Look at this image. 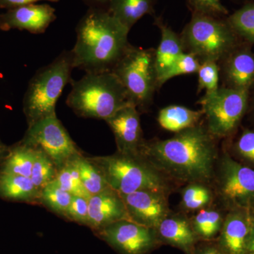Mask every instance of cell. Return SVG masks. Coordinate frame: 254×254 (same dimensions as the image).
I'll return each instance as SVG.
<instances>
[{"label": "cell", "mask_w": 254, "mask_h": 254, "mask_svg": "<svg viewBox=\"0 0 254 254\" xmlns=\"http://www.w3.org/2000/svg\"><path fill=\"white\" fill-rule=\"evenodd\" d=\"M215 139L198 125L168 139L145 142L141 155L159 173L180 182L203 183L213 176L218 158Z\"/></svg>", "instance_id": "1"}, {"label": "cell", "mask_w": 254, "mask_h": 254, "mask_svg": "<svg viewBox=\"0 0 254 254\" xmlns=\"http://www.w3.org/2000/svg\"><path fill=\"white\" fill-rule=\"evenodd\" d=\"M130 30L109 11L91 8L76 27L73 68L86 73L112 71L130 46Z\"/></svg>", "instance_id": "2"}, {"label": "cell", "mask_w": 254, "mask_h": 254, "mask_svg": "<svg viewBox=\"0 0 254 254\" xmlns=\"http://www.w3.org/2000/svg\"><path fill=\"white\" fill-rule=\"evenodd\" d=\"M66 104L78 116L107 120L132 104L121 82L112 71L86 73L78 81L71 80Z\"/></svg>", "instance_id": "3"}, {"label": "cell", "mask_w": 254, "mask_h": 254, "mask_svg": "<svg viewBox=\"0 0 254 254\" xmlns=\"http://www.w3.org/2000/svg\"><path fill=\"white\" fill-rule=\"evenodd\" d=\"M184 50L200 63H221L242 43L227 20L193 13L181 36Z\"/></svg>", "instance_id": "4"}, {"label": "cell", "mask_w": 254, "mask_h": 254, "mask_svg": "<svg viewBox=\"0 0 254 254\" xmlns=\"http://www.w3.org/2000/svg\"><path fill=\"white\" fill-rule=\"evenodd\" d=\"M73 68L71 51H64L37 71L28 84L23 99V111L28 125L56 114L57 102L64 88L71 83Z\"/></svg>", "instance_id": "5"}, {"label": "cell", "mask_w": 254, "mask_h": 254, "mask_svg": "<svg viewBox=\"0 0 254 254\" xmlns=\"http://www.w3.org/2000/svg\"><path fill=\"white\" fill-rule=\"evenodd\" d=\"M99 168L108 187L121 194L138 190L165 193L167 185L162 174L141 155L118 153L89 158Z\"/></svg>", "instance_id": "6"}, {"label": "cell", "mask_w": 254, "mask_h": 254, "mask_svg": "<svg viewBox=\"0 0 254 254\" xmlns=\"http://www.w3.org/2000/svg\"><path fill=\"white\" fill-rule=\"evenodd\" d=\"M155 55V49H143L130 45L112 70L137 109H146L158 88Z\"/></svg>", "instance_id": "7"}, {"label": "cell", "mask_w": 254, "mask_h": 254, "mask_svg": "<svg viewBox=\"0 0 254 254\" xmlns=\"http://www.w3.org/2000/svg\"><path fill=\"white\" fill-rule=\"evenodd\" d=\"M250 99V91L225 86L203 95L198 103L201 105L209 133L215 138L233 135L248 111Z\"/></svg>", "instance_id": "8"}, {"label": "cell", "mask_w": 254, "mask_h": 254, "mask_svg": "<svg viewBox=\"0 0 254 254\" xmlns=\"http://www.w3.org/2000/svg\"><path fill=\"white\" fill-rule=\"evenodd\" d=\"M21 143L43 150L52 159L57 170L82 155L56 114L28 125Z\"/></svg>", "instance_id": "9"}, {"label": "cell", "mask_w": 254, "mask_h": 254, "mask_svg": "<svg viewBox=\"0 0 254 254\" xmlns=\"http://www.w3.org/2000/svg\"><path fill=\"white\" fill-rule=\"evenodd\" d=\"M219 195L229 210L245 208L254 210V170L224 152L219 161Z\"/></svg>", "instance_id": "10"}, {"label": "cell", "mask_w": 254, "mask_h": 254, "mask_svg": "<svg viewBox=\"0 0 254 254\" xmlns=\"http://www.w3.org/2000/svg\"><path fill=\"white\" fill-rule=\"evenodd\" d=\"M95 233L120 254H147L160 243L155 229L126 219L113 222Z\"/></svg>", "instance_id": "11"}, {"label": "cell", "mask_w": 254, "mask_h": 254, "mask_svg": "<svg viewBox=\"0 0 254 254\" xmlns=\"http://www.w3.org/2000/svg\"><path fill=\"white\" fill-rule=\"evenodd\" d=\"M128 219L143 226L156 229L169 215L165 193L152 190H138L121 194Z\"/></svg>", "instance_id": "12"}, {"label": "cell", "mask_w": 254, "mask_h": 254, "mask_svg": "<svg viewBox=\"0 0 254 254\" xmlns=\"http://www.w3.org/2000/svg\"><path fill=\"white\" fill-rule=\"evenodd\" d=\"M115 135L118 153L141 155L143 140L139 113L136 107L128 104L105 120Z\"/></svg>", "instance_id": "13"}, {"label": "cell", "mask_w": 254, "mask_h": 254, "mask_svg": "<svg viewBox=\"0 0 254 254\" xmlns=\"http://www.w3.org/2000/svg\"><path fill=\"white\" fill-rule=\"evenodd\" d=\"M55 11L50 4L35 3L8 9L0 14V29H18L41 34L56 20Z\"/></svg>", "instance_id": "14"}, {"label": "cell", "mask_w": 254, "mask_h": 254, "mask_svg": "<svg viewBox=\"0 0 254 254\" xmlns=\"http://www.w3.org/2000/svg\"><path fill=\"white\" fill-rule=\"evenodd\" d=\"M254 210L230 209L224 218L218 245L225 254H247Z\"/></svg>", "instance_id": "15"}, {"label": "cell", "mask_w": 254, "mask_h": 254, "mask_svg": "<svg viewBox=\"0 0 254 254\" xmlns=\"http://www.w3.org/2000/svg\"><path fill=\"white\" fill-rule=\"evenodd\" d=\"M242 42L221 62L225 87L250 91L254 85V53Z\"/></svg>", "instance_id": "16"}, {"label": "cell", "mask_w": 254, "mask_h": 254, "mask_svg": "<svg viewBox=\"0 0 254 254\" xmlns=\"http://www.w3.org/2000/svg\"><path fill=\"white\" fill-rule=\"evenodd\" d=\"M124 219L129 220L125 203L120 193L110 187L88 198L87 226L95 232Z\"/></svg>", "instance_id": "17"}, {"label": "cell", "mask_w": 254, "mask_h": 254, "mask_svg": "<svg viewBox=\"0 0 254 254\" xmlns=\"http://www.w3.org/2000/svg\"><path fill=\"white\" fill-rule=\"evenodd\" d=\"M160 242L177 247L187 254H193L198 237L191 222L182 216H170L164 218L155 229Z\"/></svg>", "instance_id": "18"}, {"label": "cell", "mask_w": 254, "mask_h": 254, "mask_svg": "<svg viewBox=\"0 0 254 254\" xmlns=\"http://www.w3.org/2000/svg\"><path fill=\"white\" fill-rule=\"evenodd\" d=\"M155 24L161 33L158 48L155 50V66L158 78L185 53L181 38L160 19H155Z\"/></svg>", "instance_id": "19"}, {"label": "cell", "mask_w": 254, "mask_h": 254, "mask_svg": "<svg viewBox=\"0 0 254 254\" xmlns=\"http://www.w3.org/2000/svg\"><path fill=\"white\" fill-rule=\"evenodd\" d=\"M203 115L201 110H190L182 105H170L159 112L158 122L165 129L178 133L198 125Z\"/></svg>", "instance_id": "20"}, {"label": "cell", "mask_w": 254, "mask_h": 254, "mask_svg": "<svg viewBox=\"0 0 254 254\" xmlns=\"http://www.w3.org/2000/svg\"><path fill=\"white\" fill-rule=\"evenodd\" d=\"M155 0H109L108 11L128 29L153 12Z\"/></svg>", "instance_id": "21"}, {"label": "cell", "mask_w": 254, "mask_h": 254, "mask_svg": "<svg viewBox=\"0 0 254 254\" xmlns=\"http://www.w3.org/2000/svg\"><path fill=\"white\" fill-rule=\"evenodd\" d=\"M0 196L32 202L40 199L41 192L37 190L30 177L0 174Z\"/></svg>", "instance_id": "22"}, {"label": "cell", "mask_w": 254, "mask_h": 254, "mask_svg": "<svg viewBox=\"0 0 254 254\" xmlns=\"http://www.w3.org/2000/svg\"><path fill=\"white\" fill-rule=\"evenodd\" d=\"M36 157V148L23 144L10 151L1 168V174L31 177Z\"/></svg>", "instance_id": "23"}, {"label": "cell", "mask_w": 254, "mask_h": 254, "mask_svg": "<svg viewBox=\"0 0 254 254\" xmlns=\"http://www.w3.org/2000/svg\"><path fill=\"white\" fill-rule=\"evenodd\" d=\"M85 190L90 195L108 189V185L99 168L89 158L78 155L74 158Z\"/></svg>", "instance_id": "24"}, {"label": "cell", "mask_w": 254, "mask_h": 254, "mask_svg": "<svg viewBox=\"0 0 254 254\" xmlns=\"http://www.w3.org/2000/svg\"><path fill=\"white\" fill-rule=\"evenodd\" d=\"M224 218L218 210H202L193 218L191 225L198 239L210 240L220 234Z\"/></svg>", "instance_id": "25"}, {"label": "cell", "mask_w": 254, "mask_h": 254, "mask_svg": "<svg viewBox=\"0 0 254 254\" xmlns=\"http://www.w3.org/2000/svg\"><path fill=\"white\" fill-rule=\"evenodd\" d=\"M226 20L241 39L254 43V2L244 5Z\"/></svg>", "instance_id": "26"}, {"label": "cell", "mask_w": 254, "mask_h": 254, "mask_svg": "<svg viewBox=\"0 0 254 254\" xmlns=\"http://www.w3.org/2000/svg\"><path fill=\"white\" fill-rule=\"evenodd\" d=\"M57 173L58 170L52 159L43 150L36 148V157L30 178L37 190L41 192L46 185L55 180Z\"/></svg>", "instance_id": "27"}, {"label": "cell", "mask_w": 254, "mask_h": 254, "mask_svg": "<svg viewBox=\"0 0 254 254\" xmlns=\"http://www.w3.org/2000/svg\"><path fill=\"white\" fill-rule=\"evenodd\" d=\"M74 158L71 159L61 168L58 169L55 180L62 189L71 195L89 198L91 195L88 194L82 184Z\"/></svg>", "instance_id": "28"}, {"label": "cell", "mask_w": 254, "mask_h": 254, "mask_svg": "<svg viewBox=\"0 0 254 254\" xmlns=\"http://www.w3.org/2000/svg\"><path fill=\"white\" fill-rule=\"evenodd\" d=\"M73 195L61 188L56 180H53L41 192L40 200L55 213L66 216Z\"/></svg>", "instance_id": "29"}, {"label": "cell", "mask_w": 254, "mask_h": 254, "mask_svg": "<svg viewBox=\"0 0 254 254\" xmlns=\"http://www.w3.org/2000/svg\"><path fill=\"white\" fill-rule=\"evenodd\" d=\"M200 66L199 60L194 55L185 52L166 71L159 76L158 88L175 76L197 73Z\"/></svg>", "instance_id": "30"}, {"label": "cell", "mask_w": 254, "mask_h": 254, "mask_svg": "<svg viewBox=\"0 0 254 254\" xmlns=\"http://www.w3.org/2000/svg\"><path fill=\"white\" fill-rule=\"evenodd\" d=\"M211 199V192L202 183H190L182 191V205L187 210L203 208Z\"/></svg>", "instance_id": "31"}, {"label": "cell", "mask_w": 254, "mask_h": 254, "mask_svg": "<svg viewBox=\"0 0 254 254\" xmlns=\"http://www.w3.org/2000/svg\"><path fill=\"white\" fill-rule=\"evenodd\" d=\"M237 161L254 170V130L245 128L232 145Z\"/></svg>", "instance_id": "32"}, {"label": "cell", "mask_w": 254, "mask_h": 254, "mask_svg": "<svg viewBox=\"0 0 254 254\" xmlns=\"http://www.w3.org/2000/svg\"><path fill=\"white\" fill-rule=\"evenodd\" d=\"M198 92L205 91V94H210L217 91L219 86L220 68L215 62L200 63L198 72Z\"/></svg>", "instance_id": "33"}, {"label": "cell", "mask_w": 254, "mask_h": 254, "mask_svg": "<svg viewBox=\"0 0 254 254\" xmlns=\"http://www.w3.org/2000/svg\"><path fill=\"white\" fill-rule=\"evenodd\" d=\"M193 13L219 17L228 14L221 0H187Z\"/></svg>", "instance_id": "34"}, {"label": "cell", "mask_w": 254, "mask_h": 254, "mask_svg": "<svg viewBox=\"0 0 254 254\" xmlns=\"http://www.w3.org/2000/svg\"><path fill=\"white\" fill-rule=\"evenodd\" d=\"M65 217L73 221L88 225V198L73 195Z\"/></svg>", "instance_id": "35"}, {"label": "cell", "mask_w": 254, "mask_h": 254, "mask_svg": "<svg viewBox=\"0 0 254 254\" xmlns=\"http://www.w3.org/2000/svg\"><path fill=\"white\" fill-rule=\"evenodd\" d=\"M48 1L50 2H58L60 0H0V7L10 9L24 5L34 4L37 1Z\"/></svg>", "instance_id": "36"}, {"label": "cell", "mask_w": 254, "mask_h": 254, "mask_svg": "<svg viewBox=\"0 0 254 254\" xmlns=\"http://www.w3.org/2000/svg\"><path fill=\"white\" fill-rule=\"evenodd\" d=\"M193 254H225L216 245H205L195 249Z\"/></svg>", "instance_id": "37"}, {"label": "cell", "mask_w": 254, "mask_h": 254, "mask_svg": "<svg viewBox=\"0 0 254 254\" xmlns=\"http://www.w3.org/2000/svg\"><path fill=\"white\" fill-rule=\"evenodd\" d=\"M247 254H254V215L253 224H252L250 240H249L248 242V247H247Z\"/></svg>", "instance_id": "38"}, {"label": "cell", "mask_w": 254, "mask_h": 254, "mask_svg": "<svg viewBox=\"0 0 254 254\" xmlns=\"http://www.w3.org/2000/svg\"><path fill=\"white\" fill-rule=\"evenodd\" d=\"M249 107H251V117H252V121L254 124V94L252 96V99H251V105L250 106L249 105Z\"/></svg>", "instance_id": "39"}, {"label": "cell", "mask_w": 254, "mask_h": 254, "mask_svg": "<svg viewBox=\"0 0 254 254\" xmlns=\"http://www.w3.org/2000/svg\"><path fill=\"white\" fill-rule=\"evenodd\" d=\"M6 153V146H5V145L1 143V141H0V160H1V158H4L5 153Z\"/></svg>", "instance_id": "40"}, {"label": "cell", "mask_w": 254, "mask_h": 254, "mask_svg": "<svg viewBox=\"0 0 254 254\" xmlns=\"http://www.w3.org/2000/svg\"><path fill=\"white\" fill-rule=\"evenodd\" d=\"M86 1H91V2L98 3V4H106L108 3L109 0H86Z\"/></svg>", "instance_id": "41"}]
</instances>
